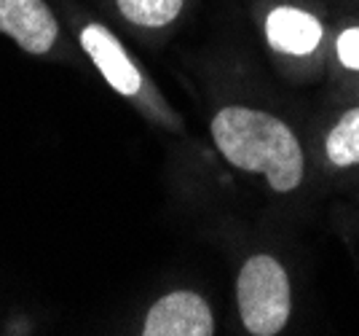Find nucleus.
<instances>
[{
  "mask_svg": "<svg viewBox=\"0 0 359 336\" xmlns=\"http://www.w3.org/2000/svg\"><path fill=\"white\" fill-rule=\"evenodd\" d=\"M217 151L233 167L260 172L273 191L287 194L303 181V151L298 138L276 116L231 105L212 119Z\"/></svg>",
  "mask_w": 359,
  "mask_h": 336,
  "instance_id": "obj_1",
  "label": "nucleus"
},
{
  "mask_svg": "<svg viewBox=\"0 0 359 336\" xmlns=\"http://www.w3.org/2000/svg\"><path fill=\"white\" fill-rule=\"evenodd\" d=\"M236 302L244 328L255 336H273L290 318V280L285 266L271 256H252L236 280Z\"/></svg>",
  "mask_w": 359,
  "mask_h": 336,
  "instance_id": "obj_2",
  "label": "nucleus"
},
{
  "mask_svg": "<svg viewBox=\"0 0 359 336\" xmlns=\"http://www.w3.org/2000/svg\"><path fill=\"white\" fill-rule=\"evenodd\" d=\"M145 336H212L215 321H212L210 304L194 293V290H175L166 293L150 306L145 325Z\"/></svg>",
  "mask_w": 359,
  "mask_h": 336,
  "instance_id": "obj_3",
  "label": "nucleus"
},
{
  "mask_svg": "<svg viewBox=\"0 0 359 336\" xmlns=\"http://www.w3.org/2000/svg\"><path fill=\"white\" fill-rule=\"evenodd\" d=\"M0 32L30 54H46L57 44L60 25L43 0H0Z\"/></svg>",
  "mask_w": 359,
  "mask_h": 336,
  "instance_id": "obj_4",
  "label": "nucleus"
},
{
  "mask_svg": "<svg viewBox=\"0 0 359 336\" xmlns=\"http://www.w3.org/2000/svg\"><path fill=\"white\" fill-rule=\"evenodd\" d=\"M81 46L89 54V60L100 67V73L118 94H137L142 86V76L137 70L132 60L126 57V51L116 41V35L102 27V25H89L81 32Z\"/></svg>",
  "mask_w": 359,
  "mask_h": 336,
  "instance_id": "obj_5",
  "label": "nucleus"
},
{
  "mask_svg": "<svg viewBox=\"0 0 359 336\" xmlns=\"http://www.w3.org/2000/svg\"><path fill=\"white\" fill-rule=\"evenodd\" d=\"M269 44L282 54H309L322 41V25L300 8H273L266 22Z\"/></svg>",
  "mask_w": 359,
  "mask_h": 336,
  "instance_id": "obj_6",
  "label": "nucleus"
},
{
  "mask_svg": "<svg viewBox=\"0 0 359 336\" xmlns=\"http://www.w3.org/2000/svg\"><path fill=\"white\" fill-rule=\"evenodd\" d=\"M327 159L335 167L359 164V108H351L341 116V122L330 129L325 140Z\"/></svg>",
  "mask_w": 359,
  "mask_h": 336,
  "instance_id": "obj_7",
  "label": "nucleus"
},
{
  "mask_svg": "<svg viewBox=\"0 0 359 336\" xmlns=\"http://www.w3.org/2000/svg\"><path fill=\"white\" fill-rule=\"evenodd\" d=\"M116 6L137 27H164L177 19L182 0H116Z\"/></svg>",
  "mask_w": 359,
  "mask_h": 336,
  "instance_id": "obj_8",
  "label": "nucleus"
},
{
  "mask_svg": "<svg viewBox=\"0 0 359 336\" xmlns=\"http://www.w3.org/2000/svg\"><path fill=\"white\" fill-rule=\"evenodd\" d=\"M338 57H341L346 67L359 70V27L341 32V38H338Z\"/></svg>",
  "mask_w": 359,
  "mask_h": 336,
  "instance_id": "obj_9",
  "label": "nucleus"
}]
</instances>
